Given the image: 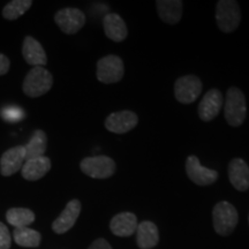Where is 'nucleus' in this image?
<instances>
[{
    "label": "nucleus",
    "mask_w": 249,
    "mask_h": 249,
    "mask_svg": "<svg viewBox=\"0 0 249 249\" xmlns=\"http://www.w3.org/2000/svg\"><path fill=\"white\" fill-rule=\"evenodd\" d=\"M1 116L6 121H9V123H17V121H20L22 119L24 113L22 108L17 107H7L1 110Z\"/></svg>",
    "instance_id": "393cba45"
},
{
    "label": "nucleus",
    "mask_w": 249,
    "mask_h": 249,
    "mask_svg": "<svg viewBox=\"0 0 249 249\" xmlns=\"http://www.w3.org/2000/svg\"><path fill=\"white\" fill-rule=\"evenodd\" d=\"M14 240L21 247L36 248L38 247L42 240V235L39 232L29 227H18L14 230Z\"/></svg>",
    "instance_id": "5701e85b"
},
{
    "label": "nucleus",
    "mask_w": 249,
    "mask_h": 249,
    "mask_svg": "<svg viewBox=\"0 0 249 249\" xmlns=\"http://www.w3.org/2000/svg\"><path fill=\"white\" fill-rule=\"evenodd\" d=\"M201 91V80L193 75L180 77L174 85V95H176L178 102L182 103V104H191V103L196 101Z\"/></svg>",
    "instance_id": "6e6552de"
},
{
    "label": "nucleus",
    "mask_w": 249,
    "mask_h": 249,
    "mask_svg": "<svg viewBox=\"0 0 249 249\" xmlns=\"http://www.w3.org/2000/svg\"><path fill=\"white\" fill-rule=\"evenodd\" d=\"M214 231L220 235H230L238 224V211L230 202L222 201L214 205L213 211Z\"/></svg>",
    "instance_id": "7ed1b4c3"
},
{
    "label": "nucleus",
    "mask_w": 249,
    "mask_h": 249,
    "mask_svg": "<svg viewBox=\"0 0 249 249\" xmlns=\"http://www.w3.org/2000/svg\"><path fill=\"white\" fill-rule=\"evenodd\" d=\"M139 118L132 111H120L111 113L105 120L107 130L116 134H124L135 128Z\"/></svg>",
    "instance_id": "9d476101"
},
{
    "label": "nucleus",
    "mask_w": 249,
    "mask_h": 249,
    "mask_svg": "<svg viewBox=\"0 0 249 249\" xmlns=\"http://www.w3.org/2000/svg\"><path fill=\"white\" fill-rule=\"evenodd\" d=\"M31 5H33L31 0H13V1H9L2 9V17L9 21L17 20V18L22 17L26 13L28 9L31 7Z\"/></svg>",
    "instance_id": "b1692460"
},
{
    "label": "nucleus",
    "mask_w": 249,
    "mask_h": 249,
    "mask_svg": "<svg viewBox=\"0 0 249 249\" xmlns=\"http://www.w3.org/2000/svg\"><path fill=\"white\" fill-rule=\"evenodd\" d=\"M53 85L52 74L44 67H34L23 81V92L28 97L36 98L45 95Z\"/></svg>",
    "instance_id": "f03ea898"
},
{
    "label": "nucleus",
    "mask_w": 249,
    "mask_h": 249,
    "mask_svg": "<svg viewBox=\"0 0 249 249\" xmlns=\"http://www.w3.org/2000/svg\"><path fill=\"white\" fill-rule=\"evenodd\" d=\"M88 249H112V247L105 239H97L92 242Z\"/></svg>",
    "instance_id": "cd10ccee"
},
{
    "label": "nucleus",
    "mask_w": 249,
    "mask_h": 249,
    "mask_svg": "<svg viewBox=\"0 0 249 249\" xmlns=\"http://www.w3.org/2000/svg\"><path fill=\"white\" fill-rule=\"evenodd\" d=\"M158 15L165 23H178L182 15V1L180 0H160L156 1Z\"/></svg>",
    "instance_id": "aec40b11"
},
{
    "label": "nucleus",
    "mask_w": 249,
    "mask_h": 249,
    "mask_svg": "<svg viewBox=\"0 0 249 249\" xmlns=\"http://www.w3.org/2000/svg\"><path fill=\"white\" fill-rule=\"evenodd\" d=\"M186 172L188 178L198 186H208L218 179L217 171L202 166L196 156H189L186 161Z\"/></svg>",
    "instance_id": "1a4fd4ad"
},
{
    "label": "nucleus",
    "mask_w": 249,
    "mask_h": 249,
    "mask_svg": "<svg viewBox=\"0 0 249 249\" xmlns=\"http://www.w3.org/2000/svg\"><path fill=\"white\" fill-rule=\"evenodd\" d=\"M81 213V202L79 200H71L67 203L66 208L60 213L57 219L52 224V230L57 234H62L70 231L74 224L76 223L77 218Z\"/></svg>",
    "instance_id": "ddd939ff"
},
{
    "label": "nucleus",
    "mask_w": 249,
    "mask_h": 249,
    "mask_svg": "<svg viewBox=\"0 0 249 249\" xmlns=\"http://www.w3.org/2000/svg\"><path fill=\"white\" fill-rule=\"evenodd\" d=\"M6 219L15 229L18 227H28L35 220V213L26 208H12L6 213Z\"/></svg>",
    "instance_id": "4be33fe9"
},
{
    "label": "nucleus",
    "mask_w": 249,
    "mask_h": 249,
    "mask_svg": "<svg viewBox=\"0 0 249 249\" xmlns=\"http://www.w3.org/2000/svg\"><path fill=\"white\" fill-rule=\"evenodd\" d=\"M229 179L236 191L249 189V166L241 158H234L229 164Z\"/></svg>",
    "instance_id": "4468645a"
},
{
    "label": "nucleus",
    "mask_w": 249,
    "mask_h": 249,
    "mask_svg": "<svg viewBox=\"0 0 249 249\" xmlns=\"http://www.w3.org/2000/svg\"><path fill=\"white\" fill-rule=\"evenodd\" d=\"M160 241V233L157 226L152 222L145 220L139 224L136 229V242L141 249H151Z\"/></svg>",
    "instance_id": "6ab92c4d"
},
{
    "label": "nucleus",
    "mask_w": 249,
    "mask_h": 249,
    "mask_svg": "<svg viewBox=\"0 0 249 249\" xmlns=\"http://www.w3.org/2000/svg\"><path fill=\"white\" fill-rule=\"evenodd\" d=\"M54 21L62 33L73 35L82 29L86 24V15L79 8L67 7L55 13Z\"/></svg>",
    "instance_id": "0eeeda50"
},
{
    "label": "nucleus",
    "mask_w": 249,
    "mask_h": 249,
    "mask_svg": "<svg viewBox=\"0 0 249 249\" xmlns=\"http://www.w3.org/2000/svg\"><path fill=\"white\" fill-rule=\"evenodd\" d=\"M48 148V136L44 130L37 129L33 134L29 142L24 145L26 150V160H33V158L43 157Z\"/></svg>",
    "instance_id": "412c9836"
},
{
    "label": "nucleus",
    "mask_w": 249,
    "mask_h": 249,
    "mask_svg": "<svg viewBox=\"0 0 249 249\" xmlns=\"http://www.w3.org/2000/svg\"><path fill=\"white\" fill-rule=\"evenodd\" d=\"M51 169V160L46 156L24 161L21 173L28 181H36L45 176Z\"/></svg>",
    "instance_id": "dca6fc26"
},
{
    "label": "nucleus",
    "mask_w": 249,
    "mask_h": 249,
    "mask_svg": "<svg viewBox=\"0 0 249 249\" xmlns=\"http://www.w3.org/2000/svg\"><path fill=\"white\" fill-rule=\"evenodd\" d=\"M223 102V95L219 90H209L198 105V116L203 121H211L214 119L222 110Z\"/></svg>",
    "instance_id": "f8f14e48"
},
{
    "label": "nucleus",
    "mask_w": 249,
    "mask_h": 249,
    "mask_svg": "<svg viewBox=\"0 0 249 249\" xmlns=\"http://www.w3.org/2000/svg\"><path fill=\"white\" fill-rule=\"evenodd\" d=\"M22 54L28 65L34 67H43L48 64V57L38 40L27 36L23 40Z\"/></svg>",
    "instance_id": "2eb2a0df"
},
{
    "label": "nucleus",
    "mask_w": 249,
    "mask_h": 249,
    "mask_svg": "<svg viewBox=\"0 0 249 249\" xmlns=\"http://www.w3.org/2000/svg\"><path fill=\"white\" fill-rule=\"evenodd\" d=\"M80 167L81 171L90 178L107 179L114 174L116 163L107 156H93L82 160Z\"/></svg>",
    "instance_id": "39448f33"
},
{
    "label": "nucleus",
    "mask_w": 249,
    "mask_h": 249,
    "mask_svg": "<svg viewBox=\"0 0 249 249\" xmlns=\"http://www.w3.org/2000/svg\"><path fill=\"white\" fill-rule=\"evenodd\" d=\"M216 21L224 33H232L239 27L241 21V11L238 2L233 0H220L216 7Z\"/></svg>",
    "instance_id": "20e7f679"
},
{
    "label": "nucleus",
    "mask_w": 249,
    "mask_h": 249,
    "mask_svg": "<svg viewBox=\"0 0 249 249\" xmlns=\"http://www.w3.org/2000/svg\"><path fill=\"white\" fill-rule=\"evenodd\" d=\"M138 218L132 213H121L112 218L110 229L117 236H130L138 229Z\"/></svg>",
    "instance_id": "a211bd4d"
},
{
    "label": "nucleus",
    "mask_w": 249,
    "mask_h": 249,
    "mask_svg": "<svg viewBox=\"0 0 249 249\" xmlns=\"http://www.w3.org/2000/svg\"><path fill=\"white\" fill-rule=\"evenodd\" d=\"M103 28L105 35L113 42H123L128 35L126 23L123 18L116 13H108L103 18Z\"/></svg>",
    "instance_id": "f3484780"
},
{
    "label": "nucleus",
    "mask_w": 249,
    "mask_h": 249,
    "mask_svg": "<svg viewBox=\"0 0 249 249\" xmlns=\"http://www.w3.org/2000/svg\"><path fill=\"white\" fill-rule=\"evenodd\" d=\"M11 244L12 239L9 235L8 227L4 223L0 222V249H9Z\"/></svg>",
    "instance_id": "a878e982"
},
{
    "label": "nucleus",
    "mask_w": 249,
    "mask_h": 249,
    "mask_svg": "<svg viewBox=\"0 0 249 249\" xmlns=\"http://www.w3.org/2000/svg\"><path fill=\"white\" fill-rule=\"evenodd\" d=\"M124 76V62L114 54L107 55L97 62V79L99 82L110 85L120 81Z\"/></svg>",
    "instance_id": "423d86ee"
},
{
    "label": "nucleus",
    "mask_w": 249,
    "mask_h": 249,
    "mask_svg": "<svg viewBox=\"0 0 249 249\" xmlns=\"http://www.w3.org/2000/svg\"><path fill=\"white\" fill-rule=\"evenodd\" d=\"M224 114L227 123L233 127H239L244 124L247 114V105L244 92L239 88L232 87L227 90Z\"/></svg>",
    "instance_id": "f257e3e1"
},
{
    "label": "nucleus",
    "mask_w": 249,
    "mask_h": 249,
    "mask_svg": "<svg viewBox=\"0 0 249 249\" xmlns=\"http://www.w3.org/2000/svg\"><path fill=\"white\" fill-rule=\"evenodd\" d=\"M23 161H26L24 145H17L4 152L0 158V173L4 177L13 176L22 169Z\"/></svg>",
    "instance_id": "9b49d317"
},
{
    "label": "nucleus",
    "mask_w": 249,
    "mask_h": 249,
    "mask_svg": "<svg viewBox=\"0 0 249 249\" xmlns=\"http://www.w3.org/2000/svg\"><path fill=\"white\" fill-rule=\"evenodd\" d=\"M9 66H11L9 59L5 54L0 53V75H5L9 71Z\"/></svg>",
    "instance_id": "bb28decb"
}]
</instances>
